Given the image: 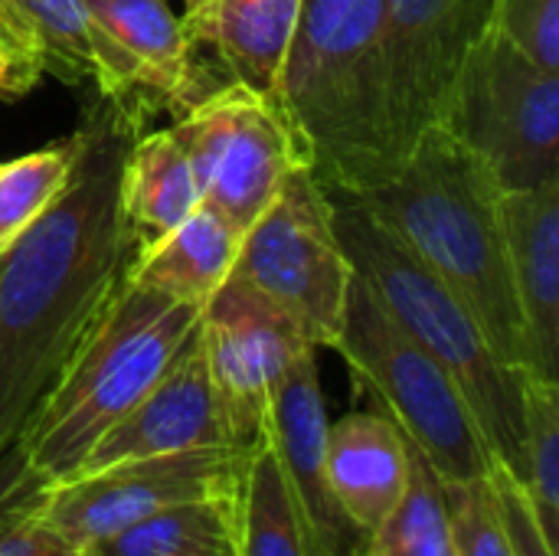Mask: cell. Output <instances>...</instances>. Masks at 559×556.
<instances>
[{
    "label": "cell",
    "mask_w": 559,
    "mask_h": 556,
    "mask_svg": "<svg viewBox=\"0 0 559 556\" xmlns=\"http://www.w3.org/2000/svg\"><path fill=\"white\" fill-rule=\"evenodd\" d=\"M79 147L82 138L79 131H72L62 141L0 164V252L69 187Z\"/></svg>",
    "instance_id": "24"
},
{
    "label": "cell",
    "mask_w": 559,
    "mask_h": 556,
    "mask_svg": "<svg viewBox=\"0 0 559 556\" xmlns=\"http://www.w3.org/2000/svg\"><path fill=\"white\" fill-rule=\"evenodd\" d=\"M239 242L242 233L233 229L216 210L200 203L157 246L138 252L124 279L177 305H193L203 311L216 288L233 275Z\"/></svg>",
    "instance_id": "19"
},
{
    "label": "cell",
    "mask_w": 559,
    "mask_h": 556,
    "mask_svg": "<svg viewBox=\"0 0 559 556\" xmlns=\"http://www.w3.org/2000/svg\"><path fill=\"white\" fill-rule=\"evenodd\" d=\"M383 0H301L275 105L328 197L393 174L380 66Z\"/></svg>",
    "instance_id": "3"
},
{
    "label": "cell",
    "mask_w": 559,
    "mask_h": 556,
    "mask_svg": "<svg viewBox=\"0 0 559 556\" xmlns=\"http://www.w3.org/2000/svg\"><path fill=\"white\" fill-rule=\"evenodd\" d=\"M82 556H239L236 495H216L157 511L128 531L79 547Z\"/></svg>",
    "instance_id": "21"
},
{
    "label": "cell",
    "mask_w": 559,
    "mask_h": 556,
    "mask_svg": "<svg viewBox=\"0 0 559 556\" xmlns=\"http://www.w3.org/2000/svg\"><path fill=\"white\" fill-rule=\"evenodd\" d=\"M298 10L301 0H200L180 20L197 56L210 52L226 82L275 102Z\"/></svg>",
    "instance_id": "18"
},
{
    "label": "cell",
    "mask_w": 559,
    "mask_h": 556,
    "mask_svg": "<svg viewBox=\"0 0 559 556\" xmlns=\"http://www.w3.org/2000/svg\"><path fill=\"white\" fill-rule=\"evenodd\" d=\"M501 223L531 377L559 383V180L504 193Z\"/></svg>",
    "instance_id": "16"
},
{
    "label": "cell",
    "mask_w": 559,
    "mask_h": 556,
    "mask_svg": "<svg viewBox=\"0 0 559 556\" xmlns=\"http://www.w3.org/2000/svg\"><path fill=\"white\" fill-rule=\"evenodd\" d=\"M442 125L504 193L559 180V72L537 66L498 26L472 46Z\"/></svg>",
    "instance_id": "7"
},
{
    "label": "cell",
    "mask_w": 559,
    "mask_h": 556,
    "mask_svg": "<svg viewBox=\"0 0 559 556\" xmlns=\"http://www.w3.org/2000/svg\"><path fill=\"white\" fill-rule=\"evenodd\" d=\"M200 308L128 279L26 423L13 456L36 488L66 482L88 449L167 374L200 328Z\"/></svg>",
    "instance_id": "4"
},
{
    "label": "cell",
    "mask_w": 559,
    "mask_h": 556,
    "mask_svg": "<svg viewBox=\"0 0 559 556\" xmlns=\"http://www.w3.org/2000/svg\"><path fill=\"white\" fill-rule=\"evenodd\" d=\"M118 193L134 256L157 246L200 206L193 167L170 128L138 134L131 141L121 164Z\"/></svg>",
    "instance_id": "20"
},
{
    "label": "cell",
    "mask_w": 559,
    "mask_h": 556,
    "mask_svg": "<svg viewBox=\"0 0 559 556\" xmlns=\"http://www.w3.org/2000/svg\"><path fill=\"white\" fill-rule=\"evenodd\" d=\"M236 511L239 556H308L298 514L265 436L242 459Z\"/></svg>",
    "instance_id": "22"
},
{
    "label": "cell",
    "mask_w": 559,
    "mask_h": 556,
    "mask_svg": "<svg viewBox=\"0 0 559 556\" xmlns=\"http://www.w3.org/2000/svg\"><path fill=\"white\" fill-rule=\"evenodd\" d=\"M334 203V229L354 272L393 321L455 380L495 462L524 482V377L485 338L468 305L357 203Z\"/></svg>",
    "instance_id": "5"
},
{
    "label": "cell",
    "mask_w": 559,
    "mask_h": 556,
    "mask_svg": "<svg viewBox=\"0 0 559 556\" xmlns=\"http://www.w3.org/2000/svg\"><path fill=\"white\" fill-rule=\"evenodd\" d=\"M491 26L537 66L559 72V0H495Z\"/></svg>",
    "instance_id": "28"
},
{
    "label": "cell",
    "mask_w": 559,
    "mask_h": 556,
    "mask_svg": "<svg viewBox=\"0 0 559 556\" xmlns=\"http://www.w3.org/2000/svg\"><path fill=\"white\" fill-rule=\"evenodd\" d=\"M233 275L285 311L318 351L334 344L354 265L334 229V203L311 167H295L242 233Z\"/></svg>",
    "instance_id": "8"
},
{
    "label": "cell",
    "mask_w": 559,
    "mask_h": 556,
    "mask_svg": "<svg viewBox=\"0 0 559 556\" xmlns=\"http://www.w3.org/2000/svg\"><path fill=\"white\" fill-rule=\"evenodd\" d=\"M357 556H455L442 482L416 449L406 495Z\"/></svg>",
    "instance_id": "23"
},
{
    "label": "cell",
    "mask_w": 559,
    "mask_h": 556,
    "mask_svg": "<svg viewBox=\"0 0 559 556\" xmlns=\"http://www.w3.org/2000/svg\"><path fill=\"white\" fill-rule=\"evenodd\" d=\"M144 121L102 98L69 187L0 252V459L62 377L134 259L121 216V164Z\"/></svg>",
    "instance_id": "1"
},
{
    "label": "cell",
    "mask_w": 559,
    "mask_h": 556,
    "mask_svg": "<svg viewBox=\"0 0 559 556\" xmlns=\"http://www.w3.org/2000/svg\"><path fill=\"white\" fill-rule=\"evenodd\" d=\"M324 472L341 511L370 537L406 495L413 446L386 413H347L328 426Z\"/></svg>",
    "instance_id": "17"
},
{
    "label": "cell",
    "mask_w": 559,
    "mask_h": 556,
    "mask_svg": "<svg viewBox=\"0 0 559 556\" xmlns=\"http://www.w3.org/2000/svg\"><path fill=\"white\" fill-rule=\"evenodd\" d=\"M331 351H337L357 383L383 403L386 416L442 485L488 478L495 456L462 390L436 357L393 321L357 272L350 275L341 331Z\"/></svg>",
    "instance_id": "6"
},
{
    "label": "cell",
    "mask_w": 559,
    "mask_h": 556,
    "mask_svg": "<svg viewBox=\"0 0 559 556\" xmlns=\"http://www.w3.org/2000/svg\"><path fill=\"white\" fill-rule=\"evenodd\" d=\"M43 556H82V554H79V547H69L66 541H59V537H56V541L49 544V551H46Z\"/></svg>",
    "instance_id": "31"
},
{
    "label": "cell",
    "mask_w": 559,
    "mask_h": 556,
    "mask_svg": "<svg viewBox=\"0 0 559 556\" xmlns=\"http://www.w3.org/2000/svg\"><path fill=\"white\" fill-rule=\"evenodd\" d=\"M43 75L46 56L29 20L13 7V0H0V102L29 95Z\"/></svg>",
    "instance_id": "29"
},
{
    "label": "cell",
    "mask_w": 559,
    "mask_h": 556,
    "mask_svg": "<svg viewBox=\"0 0 559 556\" xmlns=\"http://www.w3.org/2000/svg\"><path fill=\"white\" fill-rule=\"evenodd\" d=\"M524 485L547 537L559 531V383L524 377Z\"/></svg>",
    "instance_id": "25"
},
{
    "label": "cell",
    "mask_w": 559,
    "mask_h": 556,
    "mask_svg": "<svg viewBox=\"0 0 559 556\" xmlns=\"http://www.w3.org/2000/svg\"><path fill=\"white\" fill-rule=\"evenodd\" d=\"M455 556H511L491 478L442 485Z\"/></svg>",
    "instance_id": "26"
},
{
    "label": "cell",
    "mask_w": 559,
    "mask_h": 556,
    "mask_svg": "<svg viewBox=\"0 0 559 556\" xmlns=\"http://www.w3.org/2000/svg\"><path fill=\"white\" fill-rule=\"evenodd\" d=\"M180 3H183V7H187V10H193V7H197V3H200V0H180Z\"/></svg>",
    "instance_id": "32"
},
{
    "label": "cell",
    "mask_w": 559,
    "mask_h": 556,
    "mask_svg": "<svg viewBox=\"0 0 559 556\" xmlns=\"http://www.w3.org/2000/svg\"><path fill=\"white\" fill-rule=\"evenodd\" d=\"M491 16L495 0H383L380 66L393 170L426 128L445 121L459 72Z\"/></svg>",
    "instance_id": "10"
},
{
    "label": "cell",
    "mask_w": 559,
    "mask_h": 556,
    "mask_svg": "<svg viewBox=\"0 0 559 556\" xmlns=\"http://www.w3.org/2000/svg\"><path fill=\"white\" fill-rule=\"evenodd\" d=\"M328 426L318 347H305L275 387L265 439L275 452L282 482L298 514L308 556H357L367 544V534L354 528L328 485Z\"/></svg>",
    "instance_id": "13"
},
{
    "label": "cell",
    "mask_w": 559,
    "mask_h": 556,
    "mask_svg": "<svg viewBox=\"0 0 559 556\" xmlns=\"http://www.w3.org/2000/svg\"><path fill=\"white\" fill-rule=\"evenodd\" d=\"M200 344L226 439L249 452L265 436L272 397L288 364L314 344L239 275H229L206 301Z\"/></svg>",
    "instance_id": "12"
},
{
    "label": "cell",
    "mask_w": 559,
    "mask_h": 556,
    "mask_svg": "<svg viewBox=\"0 0 559 556\" xmlns=\"http://www.w3.org/2000/svg\"><path fill=\"white\" fill-rule=\"evenodd\" d=\"M242 459V449L206 446L75 475L39 492V518L69 547H92L157 511L236 495Z\"/></svg>",
    "instance_id": "11"
},
{
    "label": "cell",
    "mask_w": 559,
    "mask_h": 556,
    "mask_svg": "<svg viewBox=\"0 0 559 556\" xmlns=\"http://www.w3.org/2000/svg\"><path fill=\"white\" fill-rule=\"evenodd\" d=\"M88 20L124 56L138 98L151 115L187 111L223 82L197 56L183 20L167 0H79Z\"/></svg>",
    "instance_id": "15"
},
{
    "label": "cell",
    "mask_w": 559,
    "mask_h": 556,
    "mask_svg": "<svg viewBox=\"0 0 559 556\" xmlns=\"http://www.w3.org/2000/svg\"><path fill=\"white\" fill-rule=\"evenodd\" d=\"M488 478L495 488V501H498V514L504 524L511 556H557V544L547 537L527 485L511 469H504L501 462L491 465Z\"/></svg>",
    "instance_id": "30"
},
{
    "label": "cell",
    "mask_w": 559,
    "mask_h": 556,
    "mask_svg": "<svg viewBox=\"0 0 559 556\" xmlns=\"http://www.w3.org/2000/svg\"><path fill=\"white\" fill-rule=\"evenodd\" d=\"M170 134L183 147L200 203L246 233L295 167H308L282 108L265 95L223 82L180 111Z\"/></svg>",
    "instance_id": "9"
},
{
    "label": "cell",
    "mask_w": 559,
    "mask_h": 556,
    "mask_svg": "<svg viewBox=\"0 0 559 556\" xmlns=\"http://www.w3.org/2000/svg\"><path fill=\"white\" fill-rule=\"evenodd\" d=\"M504 190L445 125L426 128L390 177L357 197L373 223L432 269L475 315L491 347L521 374L531 351L518 311L501 223Z\"/></svg>",
    "instance_id": "2"
},
{
    "label": "cell",
    "mask_w": 559,
    "mask_h": 556,
    "mask_svg": "<svg viewBox=\"0 0 559 556\" xmlns=\"http://www.w3.org/2000/svg\"><path fill=\"white\" fill-rule=\"evenodd\" d=\"M39 492L7 452L0 459V556H43L56 541L39 518Z\"/></svg>",
    "instance_id": "27"
},
{
    "label": "cell",
    "mask_w": 559,
    "mask_h": 556,
    "mask_svg": "<svg viewBox=\"0 0 559 556\" xmlns=\"http://www.w3.org/2000/svg\"><path fill=\"white\" fill-rule=\"evenodd\" d=\"M206 446H229V439L197 328L167 374L88 449L69 478Z\"/></svg>",
    "instance_id": "14"
}]
</instances>
